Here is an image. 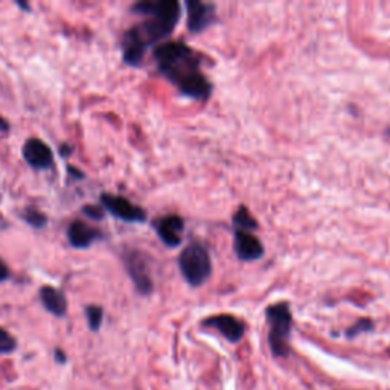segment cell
<instances>
[{
  "mask_svg": "<svg viewBox=\"0 0 390 390\" xmlns=\"http://www.w3.org/2000/svg\"><path fill=\"white\" fill-rule=\"evenodd\" d=\"M133 11L150 17L148 20L128 30L122 40L123 61L130 66H139L151 44L165 40L173 34L182 13L177 0L138 2L133 5Z\"/></svg>",
  "mask_w": 390,
  "mask_h": 390,
  "instance_id": "1",
  "label": "cell"
},
{
  "mask_svg": "<svg viewBox=\"0 0 390 390\" xmlns=\"http://www.w3.org/2000/svg\"><path fill=\"white\" fill-rule=\"evenodd\" d=\"M157 68L185 97L206 101L212 95V84L202 72L200 55L182 42H165L154 49Z\"/></svg>",
  "mask_w": 390,
  "mask_h": 390,
  "instance_id": "2",
  "label": "cell"
},
{
  "mask_svg": "<svg viewBox=\"0 0 390 390\" xmlns=\"http://www.w3.org/2000/svg\"><path fill=\"white\" fill-rule=\"evenodd\" d=\"M269 322V343L272 348L273 355L276 357H287L290 352L288 340L293 327V316L291 310L287 302L276 303L270 305L265 311Z\"/></svg>",
  "mask_w": 390,
  "mask_h": 390,
  "instance_id": "3",
  "label": "cell"
},
{
  "mask_svg": "<svg viewBox=\"0 0 390 390\" xmlns=\"http://www.w3.org/2000/svg\"><path fill=\"white\" fill-rule=\"evenodd\" d=\"M178 267L191 287L203 285L212 274V261L203 244L193 243L180 253Z\"/></svg>",
  "mask_w": 390,
  "mask_h": 390,
  "instance_id": "4",
  "label": "cell"
},
{
  "mask_svg": "<svg viewBox=\"0 0 390 390\" xmlns=\"http://www.w3.org/2000/svg\"><path fill=\"white\" fill-rule=\"evenodd\" d=\"M101 205L107 212H110L113 217L119 218L122 221L144 223L147 220V212L144 209L133 205L130 200L123 197L104 193L101 195Z\"/></svg>",
  "mask_w": 390,
  "mask_h": 390,
  "instance_id": "5",
  "label": "cell"
},
{
  "mask_svg": "<svg viewBox=\"0 0 390 390\" xmlns=\"http://www.w3.org/2000/svg\"><path fill=\"white\" fill-rule=\"evenodd\" d=\"M126 265L133 284H135L136 290L140 294H145L147 296V294L153 291V279H151L145 255L136 250L130 252L128 255H126Z\"/></svg>",
  "mask_w": 390,
  "mask_h": 390,
  "instance_id": "6",
  "label": "cell"
},
{
  "mask_svg": "<svg viewBox=\"0 0 390 390\" xmlns=\"http://www.w3.org/2000/svg\"><path fill=\"white\" fill-rule=\"evenodd\" d=\"M22 154L26 164L37 171L49 169L54 165L52 150L39 138L28 139L23 144Z\"/></svg>",
  "mask_w": 390,
  "mask_h": 390,
  "instance_id": "7",
  "label": "cell"
},
{
  "mask_svg": "<svg viewBox=\"0 0 390 390\" xmlns=\"http://www.w3.org/2000/svg\"><path fill=\"white\" fill-rule=\"evenodd\" d=\"M154 229L165 245L174 249V247L182 244L183 232H185V221L180 215H165L160 217L154 221Z\"/></svg>",
  "mask_w": 390,
  "mask_h": 390,
  "instance_id": "8",
  "label": "cell"
},
{
  "mask_svg": "<svg viewBox=\"0 0 390 390\" xmlns=\"http://www.w3.org/2000/svg\"><path fill=\"white\" fill-rule=\"evenodd\" d=\"M188 28L194 34L203 32L215 22V6L212 4L188 0Z\"/></svg>",
  "mask_w": 390,
  "mask_h": 390,
  "instance_id": "9",
  "label": "cell"
},
{
  "mask_svg": "<svg viewBox=\"0 0 390 390\" xmlns=\"http://www.w3.org/2000/svg\"><path fill=\"white\" fill-rule=\"evenodd\" d=\"M205 327L215 328L223 337H226L232 343H238L245 334V325L244 322L236 319L231 314H218V316H212L203 322Z\"/></svg>",
  "mask_w": 390,
  "mask_h": 390,
  "instance_id": "10",
  "label": "cell"
},
{
  "mask_svg": "<svg viewBox=\"0 0 390 390\" xmlns=\"http://www.w3.org/2000/svg\"><path fill=\"white\" fill-rule=\"evenodd\" d=\"M233 250L238 256V260L245 262L261 260L264 255V247L258 238H256L252 232H243V231H235Z\"/></svg>",
  "mask_w": 390,
  "mask_h": 390,
  "instance_id": "11",
  "label": "cell"
},
{
  "mask_svg": "<svg viewBox=\"0 0 390 390\" xmlns=\"http://www.w3.org/2000/svg\"><path fill=\"white\" fill-rule=\"evenodd\" d=\"M99 238L101 232L98 229H95V227L81 220L72 221L68 229V240L73 249H87Z\"/></svg>",
  "mask_w": 390,
  "mask_h": 390,
  "instance_id": "12",
  "label": "cell"
},
{
  "mask_svg": "<svg viewBox=\"0 0 390 390\" xmlns=\"http://www.w3.org/2000/svg\"><path fill=\"white\" fill-rule=\"evenodd\" d=\"M40 300L44 308L56 317H63L66 311H68V299H66L64 293L52 287V285H44V287H42Z\"/></svg>",
  "mask_w": 390,
  "mask_h": 390,
  "instance_id": "13",
  "label": "cell"
},
{
  "mask_svg": "<svg viewBox=\"0 0 390 390\" xmlns=\"http://www.w3.org/2000/svg\"><path fill=\"white\" fill-rule=\"evenodd\" d=\"M233 226L236 231L243 232H253L258 229V221L255 220V217L247 211L245 206H240V209L233 215Z\"/></svg>",
  "mask_w": 390,
  "mask_h": 390,
  "instance_id": "14",
  "label": "cell"
},
{
  "mask_svg": "<svg viewBox=\"0 0 390 390\" xmlns=\"http://www.w3.org/2000/svg\"><path fill=\"white\" fill-rule=\"evenodd\" d=\"M22 220L25 223L30 224L31 227H34V229H42V227H44L47 224V217L44 212H42L40 209H37L34 206H28L25 207L22 214Z\"/></svg>",
  "mask_w": 390,
  "mask_h": 390,
  "instance_id": "15",
  "label": "cell"
},
{
  "mask_svg": "<svg viewBox=\"0 0 390 390\" xmlns=\"http://www.w3.org/2000/svg\"><path fill=\"white\" fill-rule=\"evenodd\" d=\"M85 317H87V323L92 331H98L101 328L104 310L99 305H89L85 308Z\"/></svg>",
  "mask_w": 390,
  "mask_h": 390,
  "instance_id": "16",
  "label": "cell"
},
{
  "mask_svg": "<svg viewBox=\"0 0 390 390\" xmlns=\"http://www.w3.org/2000/svg\"><path fill=\"white\" fill-rule=\"evenodd\" d=\"M374 328V322L370 319H360L355 325H352L348 331H346V336L349 339H354L357 336H360L361 332H367Z\"/></svg>",
  "mask_w": 390,
  "mask_h": 390,
  "instance_id": "17",
  "label": "cell"
},
{
  "mask_svg": "<svg viewBox=\"0 0 390 390\" xmlns=\"http://www.w3.org/2000/svg\"><path fill=\"white\" fill-rule=\"evenodd\" d=\"M16 349V340L4 328H0V354H9Z\"/></svg>",
  "mask_w": 390,
  "mask_h": 390,
  "instance_id": "18",
  "label": "cell"
},
{
  "mask_svg": "<svg viewBox=\"0 0 390 390\" xmlns=\"http://www.w3.org/2000/svg\"><path fill=\"white\" fill-rule=\"evenodd\" d=\"M83 212L85 214V217H89L90 220H102L104 215H106V212H104V207L101 206H95V205H87L83 207Z\"/></svg>",
  "mask_w": 390,
  "mask_h": 390,
  "instance_id": "19",
  "label": "cell"
},
{
  "mask_svg": "<svg viewBox=\"0 0 390 390\" xmlns=\"http://www.w3.org/2000/svg\"><path fill=\"white\" fill-rule=\"evenodd\" d=\"M9 276H11V272H9L8 265L4 262V260H0V282H5Z\"/></svg>",
  "mask_w": 390,
  "mask_h": 390,
  "instance_id": "20",
  "label": "cell"
},
{
  "mask_svg": "<svg viewBox=\"0 0 390 390\" xmlns=\"http://www.w3.org/2000/svg\"><path fill=\"white\" fill-rule=\"evenodd\" d=\"M72 153H73V147H72V145H69V144H63V145H60V154H61L63 157H69Z\"/></svg>",
  "mask_w": 390,
  "mask_h": 390,
  "instance_id": "21",
  "label": "cell"
},
{
  "mask_svg": "<svg viewBox=\"0 0 390 390\" xmlns=\"http://www.w3.org/2000/svg\"><path fill=\"white\" fill-rule=\"evenodd\" d=\"M9 128H11V126H9V122L0 116V133H8Z\"/></svg>",
  "mask_w": 390,
  "mask_h": 390,
  "instance_id": "22",
  "label": "cell"
},
{
  "mask_svg": "<svg viewBox=\"0 0 390 390\" xmlns=\"http://www.w3.org/2000/svg\"><path fill=\"white\" fill-rule=\"evenodd\" d=\"M69 169V174L73 176V177H77V178H84V173H81V171L78 168H75V166H68Z\"/></svg>",
  "mask_w": 390,
  "mask_h": 390,
  "instance_id": "23",
  "label": "cell"
},
{
  "mask_svg": "<svg viewBox=\"0 0 390 390\" xmlns=\"http://www.w3.org/2000/svg\"><path fill=\"white\" fill-rule=\"evenodd\" d=\"M56 358H59V361H64V354L60 349H56Z\"/></svg>",
  "mask_w": 390,
  "mask_h": 390,
  "instance_id": "24",
  "label": "cell"
},
{
  "mask_svg": "<svg viewBox=\"0 0 390 390\" xmlns=\"http://www.w3.org/2000/svg\"><path fill=\"white\" fill-rule=\"evenodd\" d=\"M17 5L18 6H20V8H23V9H26V11H30V5H28V4H22V2H17Z\"/></svg>",
  "mask_w": 390,
  "mask_h": 390,
  "instance_id": "25",
  "label": "cell"
}]
</instances>
